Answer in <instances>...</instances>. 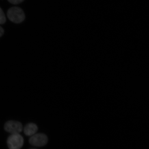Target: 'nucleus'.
Here are the masks:
<instances>
[{
  "instance_id": "f257e3e1",
  "label": "nucleus",
  "mask_w": 149,
  "mask_h": 149,
  "mask_svg": "<svg viewBox=\"0 0 149 149\" xmlns=\"http://www.w3.org/2000/svg\"><path fill=\"white\" fill-rule=\"evenodd\" d=\"M7 16L11 21L17 24L22 23L25 19V14L23 10L17 7L9 9L7 11Z\"/></svg>"
},
{
  "instance_id": "f03ea898",
  "label": "nucleus",
  "mask_w": 149,
  "mask_h": 149,
  "mask_svg": "<svg viewBox=\"0 0 149 149\" xmlns=\"http://www.w3.org/2000/svg\"><path fill=\"white\" fill-rule=\"evenodd\" d=\"M24 139L19 134H11L7 139L9 149H20L23 146Z\"/></svg>"
},
{
  "instance_id": "7ed1b4c3",
  "label": "nucleus",
  "mask_w": 149,
  "mask_h": 149,
  "mask_svg": "<svg viewBox=\"0 0 149 149\" xmlns=\"http://www.w3.org/2000/svg\"><path fill=\"white\" fill-rule=\"evenodd\" d=\"M5 130L11 134H19L23 130L21 123L18 121L9 120L5 123Z\"/></svg>"
},
{
  "instance_id": "20e7f679",
  "label": "nucleus",
  "mask_w": 149,
  "mask_h": 149,
  "mask_svg": "<svg viewBox=\"0 0 149 149\" xmlns=\"http://www.w3.org/2000/svg\"><path fill=\"white\" fill-rule=\"evenodd\" d=\"M47 136L43 133L35 134L31 136L29 139V143L35 146L41 147L45 145L48 142Z\"/></svg>"
},
{
  "instance_id": "39448f33",
  "label": "nucleus",
  "mask_w": 149,
  "mask_h": 149,
  "mask_svg": "<svg viewBox=\"0 0 149 149\" xmlns=\"http://www.w3.org/2000/svg\"><path fill=\"white\" fill-rule=\"evenodd\" d=\"M38 130V127L36 124L33 123H29L24 127V132L25 135L31 136L36 134Z\"/></svg>"
},
{
  "instance_id": "423d86ee",
  "label": "nucleus",
  "mask_w": 149,
  "mask_h": 149,
  "mask_svg": "<svg viewBox=\"0 0 149 149\" xmlns=\"http://www.w3.org/2000/svg\"><path fill=\"white\" fill-rule=\"evenodd\" d=\"M6 21L5 15L2 9L0 7V24H4Z\"/></svg>"
},
{
  "instance_id": "0eeeda50",
  "label": "nucleus",
  "mask_w": 149,
  "mask_h": 149,
  "mask_svg": "<svg viewBox=\"0 0 149 149\" xmlns=\"http://www.w3.org/2000/svg\"><path fill=\"white\" fill-rule=\"evenodd\" d=\"M9 3L13 4L16 5L21 3L24 0H8Z\"/></svg>"
},
{
  "instance_id": "6e6552de",
  "label": "nucleus",
  "mask_w": 149,
  "mask_h": 149,
  "mask_svg": "<svg viewBox=\"0 0 149 149\" xmlns=\"http://www.w3.org/2000/svg\"><path fill=\"white\" fill-rule=\"evenodd\" d=\"M4 33V30L0 26V37L2 36Z\"/></svg>"
},
{
  "instance_id": "1a4fd4ad",
  "label": "nucleus",
  "mask_w": 149,
  "mask_h": 149,
  "mask_svg": "<svg viewBox=\"0 0 149 149\" xmlns=\"http://www.w3.org/2000/svg\"></svg>"
}]
</instances>
